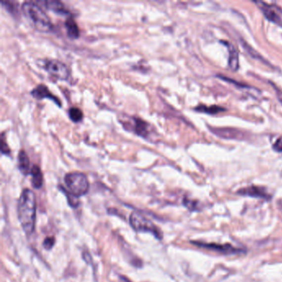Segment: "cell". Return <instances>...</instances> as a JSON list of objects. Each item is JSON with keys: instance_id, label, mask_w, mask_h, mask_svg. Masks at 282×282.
<instances>
[{"instance_id": "6da1fadb", "label": "cell", "mask_w": 282, "mask_h": 282, "mask_svg": "<svg viewBox=\"0 0 282 282\" xmlns=\"http://www.w3.org/2000/svg\"><path fill=\"white\" fill-rule=\"evenodd\" d=\"M37 202L31 189H23L18 199V216L21 226L26 235L30 236L35 230Z\"/></svg>"}, {"instance_id": "7a4b0ae2", "label": "cell", "mask_w": 282, "mask_h": 282, "mask_svg": "<svg viewBox=\"0 0 282 282\" xmlns=\"http://www.w3.org/2000/svg\"><path fill=\"white\" fill-rule=\"evenodd\" d=\"M22 11L33 28L37 30L42 33H47L51 30L52 23L50 22V18L38 3L31 1L24 2L22 4Z\"/></svg>"}, {"instance_id": "3957f363", "label": "cell", "mask_w": 282, "mask_h": 282, "mask_svg": "<svg viewBox=\"0 0 282 282\" xmlns=\"http://www.w3.org/2000/svg\"><path fill=\"white\" fill-rule=\"evenodd\" d=\"M64 182L67 191L76 197L85 195L90 189L88 178L82 172H70L65 176Z\"/></svg>"}, {"instance_id": "277c9868", "label": "cell", "mask_w": 282, "mask_h": 282, "mask_svg": "<svg viewBox=\"0 0 282 282\" xmlns=\"http://www.w3.org/2000/svg\"><path fill=\"white\" fill-rule=\"evenodd\" d=\"M129 223L132 227L134 228V230L138 232L151 233L156 238H162L161 230H159L152 222L146 219L141 214L133 213L129 217Z\"/></svg>"}, {"instance_id": "5b68a950", "label": "cell", "mask_w": 282, "mask_h": 282, "mask_svg": "<svg viewBox=\"0 0 282 282\" xmlns=\"http://www.w3.org/2000/svg\"><path fill=\"white\" fill-rule=\"evenodd\" d=\"M44 68L50 75L61 81L67 80L71 73L66 64L55 59L47 60L44 63Z\"/></svg>"}, {"instance_id": "8992f818", "label": "cell", "mask_w": 282, "mask_h": 282, "mask_svg": "<svg viewBox=\"0 0 282 282\" xmlns=\"http://www.w3.org/2000/svg\"><path fill=\"white\" fill-rule=\"evenodd\" d=\"M192 244L203 247L205 249L212 250L215 252H222L224 254H236V253H242L243 250L241 248L234 247L231 244H217V243H205L202 242H194L192 241Z\"/></svg>"}, {"instance_id": "52a82bcc", "label": "cell", "mask_w": 282, "mask_h": 282, "mask_svg": "<svg viewBox=\"0 0 282 282\" xmlns=\"http://www.w3.org/2000/svg\"><path fill=\"white\" fill-rule=\"evenodd\" d=\"M237 194L245 196L255 197V198H260V199H270L271 195L267 193V190L264 188L260 187H246L243 189H241L237 191Z\"/></svg>"}, {"instance_id": "ba28073f", "label": "cell", "mask_w": 282, "mask_h": 282, "mask_svg": "<svg viewBox=\"0 0 282 282\" xmlns=\"http://www.w3.org/2000/svg\"><path fill=\"white\" fill-rule=\"evenodd\" d=\"M131 125L132 130L138 134L139 136L142 138H148L149 135L151 134V130H150V125L146 122L143 121L141 119H132Z\"/></svg>"}, {"instance_id": "9c48e42d", "label": "cell", "mask_w": 282, "mask_h": 282, "mask_svg": "<svg viewBox=\"0 0 282 282\" xmlns=\"http://www.w3.org/2000/svg\"><path fill=\"white\" fill-rule=\"evenodd\" d=\"M32 95L34 98H38V99H43V98H50L51 100L55 101V103L58 105H61V102L59 100L58 98H56L54 94H51L47 86L44 85H39L37 86L35 89H33L32 92Z\"/></svg>"}, {"instance_id": "30bf717a", "label": "cell", "mask_w": 282, "mask_h": 282, "mask_svg": "<svg viewBox=\"0 0 282 282\" xmlns=\"http://www.w3.org/2000/svg\"><path fill=\"white\" fill-rule=\"evenodd\" d=\"M257 4L259 5L261 10L264 13L265 17L269 21H272L277 24L282 23V18L280 17L279 13H277L274 7L268 5L267 3L257 2Z\"/></svg>"}, {"instance_id": "8fae6325", "label": "cell", "mask_w": 282, "mask_h": 282, "mask_svg": "<svg viewBox=\"0 0 282 282\" xmlns=\"http://www.w3.org/2000/svg\"><path fill=\"white\" fill-rule=\"evenodd\" d=\"M18 168L23 175H28L31 172L30 160L24 150H21L18 155Z\"/></svg>"}, {"instance_id": "7c38bea8", "label": "cell", "mask_w": 282, "mask_h": 282, "mask_svg": "<svg viewBox=\"0 0 282 282\" xmlns=\"http://www.w3.org/2000/svg\"><path fill=\"white\" fill-rule=\"evenodd\" d=\"M30 174L32 175V185L35 189H40L43 185V176L40 167L34 165L31 169Z\"/></svg>"}, {"instance_id": "4fadbf2b", "label": "cell", "mask_w": 282, "mask_h": 282, "mask_svg": "<svg viewBox=\"0 0 282 282\" xmlns=\"http://www.w3.org/2000/svg\"><path fill=\"white\" fill-rule=\"evenodd\" d=\"M66 25V32L67 35L71 38H77L80 36V29H79L78 25L76 23V21L74 20L73 18L69 17L65 23Z\"/></svg>"}, {"instance_id": "5bb4252c", "label": "cell", "mask_w": 282, "mask_h": 282, "mask_svg": "<svg viewBox=\"0 0 282 282\" xmlns=\"http://www.w3.org/2000/svg\"><path fill=\"white\" fill-rule=\"evenodd\" d=\"M45 4L47 8H49L50 10L53 11V12H55V13H59V14H65V15L70 14L61 2L53 0V1H47L45 2Z\"/></svg>"}, {"instance_id": "9a60e30c", "label": "cell", "mask_w": 282, "mask_h": 282, "mask_svg": "<svg viewBox=\"0 0 282 282\" xmlns=\"http://www.w3.org/2000/svg\"><path fill=\"white\" fill-rule=\"evenodd\" d=\"M230 66L234 71L238 68V54L234 46L230 45Z\"/></svg>"}, {"instance_id": "2e32d148", "label": "cell", "mask_w": 282, "mask_h": 282, "mask_svg": "<svg viewBox=\"0 0 282 282\" xmlns=\"http://www.w3.org/2000/svg\"><path fill=\"white\" fill-rule=\"evenodd\" d=\"M68 113L70 119H71L72 121L75 122V123H78V122L81 121L82 119H83V113H82V111L79 108L71 107V108L69 109Z\"/></svg>"}, {"instance_id": "e0dca14e", "label": "cell", "mask_w": 282, "mask_h": 282, "mask_svg": "<svg viewBox=\"0 0 282 282\" xmlns=\"http://www.w3.org/2000/svg\"><path fill=\"white\" fill-rule=\"evenodd\" d=\"M196 110L203 111L207 114H218L220 111L224 110V108L218 107V106H212L210 108H206L204 106H200L199 108H196Z\"/></svg>"}, {"instance_id": "ac0fdd59", "label": "cell", "mask_w": 282, "mask_h": 282, "mask_svg": "<svg viewBox=\"0 0 282 282\" xmlns=\"http://www.w3.org/2000/svg\"><path fill=\"white\" fill-rule=\"evenodd\" d=\"M66 195H67L69 204H70L71 207H73V208L78 207V197L75 196L73 194H71V193H69L68 191H66Z\"/></svg>"}, {"instance_id": "d6986e66", "label": "cell", "mask_w": 282, "mask_h": 282, "mask_svg": "<svg viewBox=\"0 0 282 282\" xmlns=\"http://www.w3.org/2000/svg\"><path fill=\"white\" fill-rule=\"evenodd\" d=\"M55 244V238L53 237H48L44 240L43 242V246L46 249L50 250L52 248L53 246Z\"/></svg>"}, {"instance_id": "ffe728a7", "label": "cell", "mask_w": 282, "mask_h": 282, "mask_svg": "<svg viewBox=\"0 0 282 282\" xmlns=\"http://www.w3.org/2000/svg\"><path fill=\"white\" fill-rule=\"evenodd\" d=\"M184 204L188 209H190V210H195V209H197L196 203L194 201H192V200L185 199Z\"/></svg>"}, {"instance_id": "44dd1931", "label": "cell", "mask_w": 282, "mask_h": 282, "mask_svg": "<svg viewBox=\"0 0 282 282\" xmlns=\"http://www.w3.org/2000/svg\"><path fill=\"white\" fill-rule=\"evenodd\" d=\"M1 151L3 154H9L10 152V149L8 147V144H6L4 139H2L1 140Z\"/></svg>"}, {"instance_id": "7402d4cb", "label": "cell", "mask_w": 282, "mask_h": 282, "mask_svg": "<svg viewBox=\"0 0 282 282\" xmlns=\"http://www.w3.org/2000/svg\"><path fill=\"white\" fill-rule=\"evenodd\" d=\"M273 147H274L276 151H282V138L278 139V140L276 141V143L274 144Z\"/></svg>"}]
</instances>
